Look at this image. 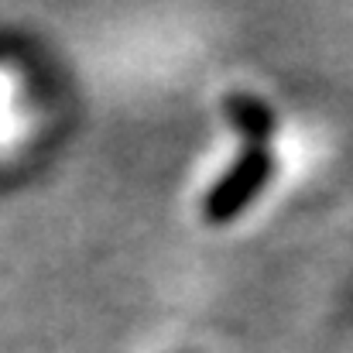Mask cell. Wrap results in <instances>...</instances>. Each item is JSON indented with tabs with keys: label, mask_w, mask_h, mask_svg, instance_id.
Returning a JSON list of instances; mask_svg holds the SVG:
<instances>
[{
	"label": "cell",
	"mask_w": 353,
	"mask_h": 353,
	"mask_svg": "<svg viewBox=\"0 0 353 353\" xmlns=\"http://www.w3.org/2000/svg\"><path fill=\"white\" fill-rule=\"evenodd\" d=\"M274 172V158L268 144H250L234 168L213 185V192L203 203V216L210 223H227L234 220L240 210L250 206V199L261 192V185L271 179Z\"/></svg>",
	"instance_id": "obj_1"
},
{
	"label": "cell",
	"mask_w": 353,
	"mask_h": 353,
	"mask_svg": "<svg viewBox=\"0 0 353 353\" xmlns=\"http://www.w3.org/2000/svg\"><path fill=\"white\" fill-rule=\"evenodd\" d=\"M223 107H227L230 123L240 127L254 144H268V137L274 130V114H271V107L264 100H257L250 93H230Z\"/></svg>",
	"instance_id": "obj_2"
}]
</instances>
